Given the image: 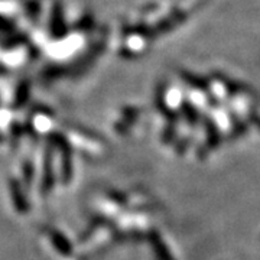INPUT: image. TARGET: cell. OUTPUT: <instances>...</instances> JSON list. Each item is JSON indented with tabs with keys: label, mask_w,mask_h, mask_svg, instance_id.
Here are the masks:
<instances>
[{
	"label": "cell",
	"mask_w": 260,
	"mask_h": 260,
	"mask_svg": "<svg viewBox=\"0 0 260 260\" xmlns=\"http://www.w3.org/2000/svg\"><path fill=\"white\" fill-rule=\"evenodd\" d=\"M10 189H12V197H13V201H15V207L19 213H26L28 211V201L23 195V191L20 189V186L16 181H12L10 182Z\"/></svg>",
	"instance_id": "1"
},
{
	"label": "cell",
	"mask_w": 260,
	"mask_h": 260,
	"mask_svg": "<svg viewBox=\"0 0 260 260\" xmlns=\"http://www.w3.org/2000/svg\"><path fill=\"white\" fill-rule=\"evenodd\" d=\"M28 97H29V83L28 81H20L18 85V88H16V94H15V107L19 109V107H22L25 103L28 102Z\"/></svg>",
	"instance_id": "2"
},
{
	"label": "cell",
	"mask_w": 260,
	"mask_h": 260,
	"mask_svg": "<svg viewBox=\"0 0 260 260\" xmlns=\"http://www.w3.org/2000/svg\"><path fill=\"white\" fill-rule=\"evenodd\" d=\"M52 243L55 244L56 250H59L62 254H71V244L65 239L62 234L54 232L52 233Z\"/></svg>",
	"instance_id": "3"
},
{
	"label": "cell",
	"mask_w": 260,
	"mask_h": 260,
	"mask_svg": "<svg viewBox=\"0 0 260 260\" xmlns=\"http://www.w3.org/2000/svg\"><path fill=\"white\" fill-rule=\"evenodd\" d=\"M51 29H52V35L54 37H59L61 35V30H62V19H61V9L58 8V5L55 6L54 13H52Z\"/></svg>",
	"instance_id": "4"
},
{
	"label": "cell",
	"mask_w": 260,
	"mask_h": 260,
	"mask_svg": "<svg viewBox=\"0 0 260 260\" xmlns=\"http://www.w3.org/2000/svg\"><path fill=\"white\" fill-rule=\"evenodd\" d=\"M152 242H153V246L156 247L155 250H156V253H158V256L160 257V259H162V260H172V259H171V256L168 254V251L165 250L167 247L164 246V243L159 242L158 236H153V237H152Z\"/></svg>",
	"instance_id": "5"
},
{
	"label": "cell",
	"mask_w": 260,
	"mask_h": 260,
	"mask_svg": "<svg viewBox=\"0 0 260 260\" xmlns=\"http://www.w3.org/2000/svg\"><path fill=\"white\" fill-rule=\"evenodd\" d=\"M0 30L2 32H13L15 30V23L0 15Z\"/></svg>",
	"instance_id": "6"
},
{
	"label": "cell",
	"mask_w": 260,
	"mask_h": 260,
	"mask_svg": "<svg viewBox=\"0 0 260 260\" xmlns=\"http://www.w3.org/2000/svg\"><path fill=\"white\" fill-rule=\"evenodd\" d=\"M26 10H28L30 16H37L39 13V5L35 0H26Z\"/></svg>",
	"instance_id": "7"
},
{
	"label": "cell",
	"mask_w": 260,
	"mask_h": 260,
	"mask_svg": "<svg viewBox=\"0 0 260 260\" xmlns=\"http://www.w3.org/2000/svg\"><path fill=\"white\" fill-rule=\"evenodd\" d=\"M25 177H26V181H30V178H32V167L26 164V168H25Z\"/></svg>",
	"instance_id": "8"
}]
</instances>
